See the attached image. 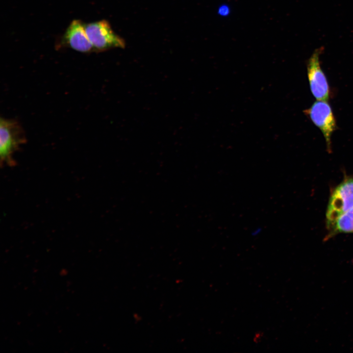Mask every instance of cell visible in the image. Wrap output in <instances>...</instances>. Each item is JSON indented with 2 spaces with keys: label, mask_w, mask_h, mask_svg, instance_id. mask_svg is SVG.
<instances>
[{
  "label": "cell",
  "mask_w": 353,
  "mask_h": 353,
  "mask_svg": "<svg viewBox=\"0 0 353 353\" xmlns=\"http://www.w3.org/2000/svg\"><path fill=\"white\" fill-rule=\"evenodd\" d=\"M26 142L23 130L18 122L0 118V157L1 166L13 167L16 165L14 154Z\"/></svg>",
  "instance_id": "6da1fadb"
},
{
  "label": "cell",
  "mask_w": 353,
  "mask_h": 353,
  "mask_svg": "<svg viewBox=\"0 0 353 353\" xmlns=\"http://www.w3.org/2000/svg\"><path fill=\"white\" fill-rule=\"evenodd\" d=\"M353 207V175L345 177L331 193L326 214L327 228Z\"/></svg>",
  "instance_id": "7a4b0ae2"
},
{
  "label": "cell",
  "mask_w": 353,
  "mask_h": 353,
  "mask_svg": "<svg viewBox=\"0 0 353 353\" xmlns=\"http://www.w3.org/2000/svg\"><path fill=\"white\" fill-rule=\"evenodd\" d=\"M86 34L94 51H102L112 48H124L125 40L116 34L106 20L84 24Z\"/></svg>",
  "instance_id": "3957f363"
},
{
  "label": "cell",
  "mask_w": 353,
  "mask_h": 353,
  "mask_svg": "<svg viewBox=\"0 0 353 353\" xmlns=\"http://www.w3.org/2000/svg\"><path fill=\"white\" fill-rule=\"evenodd\" d=\"M304 113L321 130L325 139L327 150L331 151V137L337 128L331 107L327 101H318L304 110Z\"/></svg>",
  "instance_id": "277c9868"
},
{
  "label": "cell",
  "mask_w": 353,
  "mask_h": 353,
  "mask_svg": "<svg viewBox=\"0 0 353 353\" xmlns=\"http://www.w3.org/2000/svg\"><path fill=\"white\" fill-rule=\"evenodd\" d=\"M322 51V48L317 49L310 57L307 64V73L313 96L318 101H328L329 98L330 89L321 67L320 55Z\"/></svg>",
  "instance_id": "5b68a950"
},
{
  "label": "cell",
  "mask_w": 353,
  "mask_h": 353,
  "mask_svg": "<svg viewBox=\"0 0 353 353\" xmlns=\"http://www.w3.org/2000/svg\"><path fill=\"white\" fill-rule=\"evenodd\" d=\"M84 24L80 20H73L63 35L60 44L81 52L94 51L86 34Z\"/></svg>",
  "instance_id": "8992f818"
},
{
  "label": "cell",
  "mask_w": 353,
  "mask_h": 353,
  "mask_svg": "<svg viewBox=\"0 0 353 353\" xmlns=\"http://www.w3.org/2000/svg\"><path fill=\"white\" fill-rule=\"evenodd\" d=\"M324 240L330 239L339 233L353 232V207L341 214L328 227Z\"/></svg>",
  "instance_id": "52a82bcc"
},
{
  "label": "cell",
  "mask_w": 353,
  "mask_h": 353,
  "mask_svg": "<svg viewBox=\"0 0 353 353\" xmlns=\"http://www.w3.org/2000/svg\"><path fill=\"white\" fill-rule=\"evenodd\" d=\"M262 232V228L260 227H257L254 228L251 232V235L255 237L259 235Z\"/></svg>",
  "instance_id": "ba28073f"
}]
</instances>
